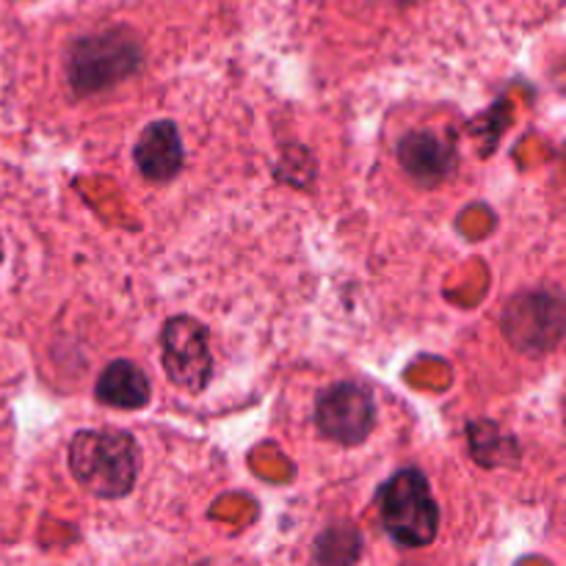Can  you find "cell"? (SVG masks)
Returning <instances> with one entry per match:
<instances>
[{
  "mask_svg": "<svg viewBox=\"0 0 566 566\" xmlns=\"http://www.w3.org/2000/svg\"><path fill=\"white\" fill-rule=\"evenodd\" d=\"M381 525L398 547H429L440 531V509L420 470L403 468L379 492Z\"/></svg>",
  "mask_w": 566,
  "mask_h": 566,
  "instance_id": "obj_2",
  "label": "cell"
},
{
  "mask_svg": "<svg viewBox=\"0 0 566 566\" xmlns=\"http://www.w3.org/2000/svg\"><path fill=\"white\" fill-rule=\"evenodd\" d=\"M136 166L149 182H169L182 169V142L171 122H155L138 138L133 149Z\"/></svg>",
  "mask_w": 566,
  "mask_h": 566,
  "instance_id": "obj_6",
  "label": "cell"
},
{
  "mask_svg": "<svg viewBox=\"0 0 566 566\" xmlns=\"http://www.w3.org/2000/svg\"><path fill=\"white\" fill-rule=\"evenodd\" d=\"M363 542L359 534L348 525H335V528L324 531L315 542V562L324 564H352L359 558Z\"/></svg>",
  "mask_w": 566,
  "mask_h": 566,
  "instance_id": "obj_9",
  "label": "cell"
},
{
  "mask_svg": "<svg viewBox=\"0 0 566 566\" xmlns=\"http://www.w3.org/2000/svg\"><path fill=\"white\" fill-rule=\"evenodd\" d=\"M0 263H3V241H0Z\"/></svg>",
  "mask_w": 566,
  "mask_h": 566,
  "instance_id": "obj_10",
  "label": "cell"
},
{
  "mask_svg": "<svg viewBox=\"0 0 566 566\" xmlns=\"http://www.w3.org/2000/svg\"><path fill=\"white\" fill-rule=\"evenodd\" d=\"M398 158L401 166L423 186H437V182L446 180L453 169V160L457 153L448 142H442L434 133H407L398 144Z\"/></svg>",
  "mask_w": 566,
  "mask_h": 566,
  "instance_id": "obj_7",
  "label": "cell"
},
{
  "mask_svg": "<svg viewBox=\"0 0 566 566\" xmlns=\"http://www.w3.org/2000/svg\"><path fill=\"white\" fill-rule=\"evenodd\" d=\"M142 64V50L125 33H103L75 44L70 55V81L75 92L92 94L125 81Z\"/></svg>",
  "mask_w": 566,
  "mask_h": 566,
  "instance_id": "obj_3",
  "label": "cell"
},
{
  "mask_svg": "<svg viewBox=\"0 0 566 566\" xmlns=\"http://www.w3.org/2000/svg\"><path fill=\"white\" fill-rule=\"evenodd\" d=\"M376 423L374 392L359 381L329 385L315 401V426L321 434L340 446H359L368 440Z\"/></svg>",
  "mask_w": 566,
  "mask_h": 566,
  "instance_id": "obj_4",
  "label": "cell"
},
{
  "mask_svg": "<svg viewBox=\"0 0 566 566\" xmlns=\"http://www.w3.org/2000/svg\"><path fill=\"white\" fill-rule=\"evenodd\" d=\"M164 370L180 390L199 392L213 376V354L208 348V329L188 315H177L164 326Z\"/></svg>",
  "mask_w": 566,
  "mask_h": 566,
  "instance_id": "obj_5",
  "label": "cell"
},
{
  "mask_svg": "<svg viewBox=\"0 0 566 566\" xmlns=\"http://www.w3.org/2000/svg\"><path fill=\"white\" fill-rule=\"evenodd\" d=\"M138 442L130 431H81L70 446V470L92 495L114 501L133 490L138 475Z\"/></svg>",
  "mask_w": 566,
  "mask_h": 566,
  "instance_id": "obj_1",
  "label": "cell"
},
{
  "mask_svg": "<svg viewBox=\"0 0 566 566\" xmlns=\"http://www.w3.org/2000/svg\"><path fill=\"white\" fill-rule=\"evenodd\" d=\"M97 398L116 409H142L149 401V379L138 365L116 359L99 374Z\"/></svg>",
  "mask_w": 566,
  "mask_h": 566,
  "instance_id": "obj_8",
  "label": "cell"
}]
</instances>
